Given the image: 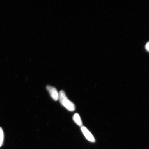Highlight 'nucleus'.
Masks as SVG:
<instances>
[{
  "label": "nucleus",
  "instance_id": "obj_6",
  "mask_svg": "<svg viewBox=\"0 0 149 149\" xmlns=\"http://www.w3.org/2000/svg\"><path fill=\"white\" fill-rule=\"evenodd\" d=\"M149 42H148L146 44V45L145 46V48H146V49L147 51H149Z\"/></svg>",
  "mask_w": 149,
  "mask_h": 149
},
{
  "label": "nucleus",
  "instance_id": "obj_3",
  "mask_svg": "<svg viewBox=\"0 0 149 149\" xmlns=\"http://www.w3.org/2000/svg\"><path fill=\"white\" fill-rule=\"evenodd\" d=\"M81 130L86 139L91 142H94V138L88 129L84 126L81 127Z\"/></svg>",
  "mask_w": 149,
  "mask_h": 149
},
{
  "label": "nucleus",
  "instance_id": "obj_2",
  "mask_svg": "<svg viewBox=\"0 0 149 149\" xmlns=\"http://www.w3.org/2000/svg\"><path fill=\"white\" fill-rule=\"evenodd\" d=\"M46 89L49 93L50 95L53 100L55 101L58 100L59 94L56 88L51 86L47 85L46 86Z\"/></svg>",
  "mask_w": 149,
  "mask_h": 149
},
{
  "label": "nucleus",
  "instance_id": "obj_1",
  "mask_svg": "<svg viewBox=\"0 0 149 149\" xmlns=\"http://www.w3.org/2000/svg\"><path fill=\"white\" fill-rule=\"evenodd\" d=\"M59 99L61 104L68 111H73L75 110V107L72 102L68 99L64 91L61 90L59 93Z\"/></svg>",
  "mask_w": 149,
  "mask_h": 149
},
{
  "label": "nucleus",
  "instance_id": "obj_4",
  "mask_svg": "<svg viewBox=\"0 0 149 149\" xmlns=\"http://www.w3.org/2000/svg\"><path fill=\"white\" fill-rule=\"evenodd\" d=\"M73 120L79 126H81L82 125V122L81 117L78 113H76L73 116Z\"/></svg>",
  "mask_w": 149,
  "mask_h": 149
},
{
  "label": "nucleus",
  "instance_id": "obj_5",
  "mask_svg": "<svg viewBox=\"0 0 149 149\" xmlns=\"http://www.w3.org/2000/svg\"><path fill=\"white\" fill-rule=\"evenodd\" d=\"M3 140H4V133L2 128L0 127V148L3 144Z\"/></svg>",
  "mask_w": 149,
  "mask_h": 149
}]
</instances>
